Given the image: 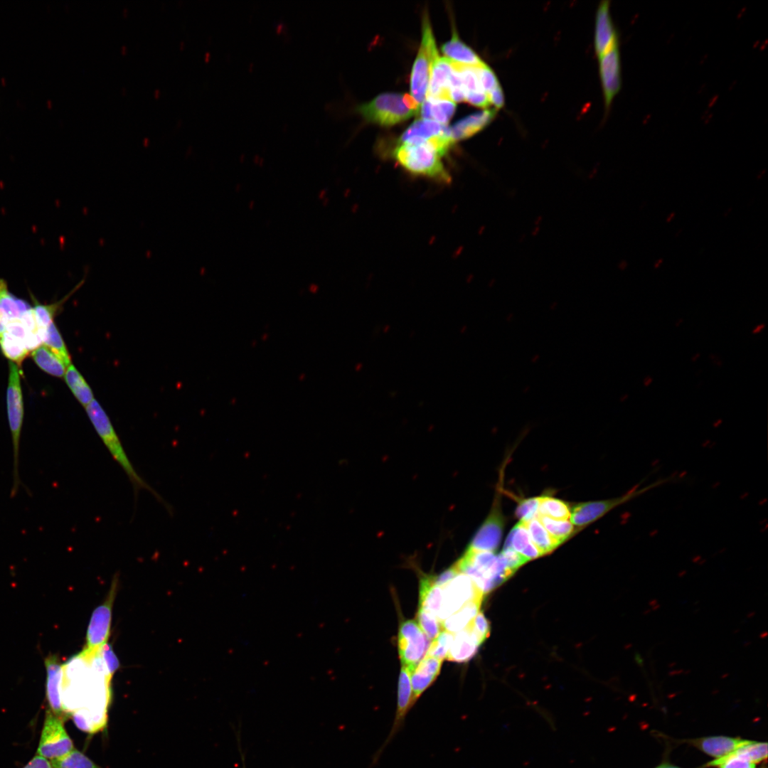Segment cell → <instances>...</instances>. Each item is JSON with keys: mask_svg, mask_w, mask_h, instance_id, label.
Segmentation results:
<instances>
[{"mask_svg": "<svg viewBox=\"0 0 768 768\" xmlns=\"http://www.w3.org/2000/svg\"><path fill=\"white\" fill-rule=\"evenodd\" d=\"M85 410L90 420L104 444L112 456L113 459L119 464L128 476L134 489L135 496L137 495L140 490H146L150 492L158 501L164 504L169 511H171V506L166 503L161 495L151 487L135 470L122 447L120 439L115 432L108 415L99 402L94 399L85 407Z\"/></svg>", "mask_w": 768, "mask_h": 768, "instance_id": "obj_1", "label": "cell"}, {"mask_svg": "<svg viewBox=\"0 0 768 768\" xmlns=\"http://www.w3.org/2000/svg\"><path fill=\"white\" fill-rule=\"evenodd\" d=\"M392 155L411 174L444 183L450 181L451 176L442 161V156L427 142L398 143Z\"/></svg>", "mask_w": 768, "mask_h": 768, "instance_id": "obj_2", "label": "cell"}, {"mask_svg": "<svg viewBox=\"0 0 768 768\" xmlns=\"http://www.w3.org/2000/svg\"><path fill=\"white\" fill-rule=\"evenodd\" d=\"M9 380L6 390L8 422L11 435L13 449L12 486L11 498L15 497L22 482L19 474V452L21 430L23 421V403L21 385V370L16 363L9 361Z\"/></svg>", "mask_w": 768, "mask_h": 768, "instance_id": "obj_3", "label": "cell"}, {"mask_svg": "<svg viewBox=\"0 0 768 768\" xmlns=\"http://www.w3.org/2000/svg\"><path fill=\"white\" fill-rule=\"evenodd\" d=\"M422 28V42L410 76V95L418 105L425 100L431 65L434 58L439 55L427 12L423 15Z\"/></svg>", "mask_w": 768, "mask_h": 768, "instance_id": "obj_4", "label": "cell"}, {"mask_svg": "<svg viewBox=\"0 0 768 768\" xmlns=\"http://www.w3.org/2000/svg\"><path fill=\"white\" fill-rule=\"evenodd\" d=\"M400 93H382L371 101L356 107V110L367 121L389 127L407 120L418 111L408 108Z\"/></svg>", "mask_w": 768, "mask_h": 768, "instance_id": "obj_5", "label": "cell"}, {"mask_svg": "<svg viewBox=\"0 0 768 768\" xmlns=\"http://www.w3.org/2000/svg\"><path fill=\"white\" fill-rule=\"evenodd\" d=\"M666 481H668L667 479H660L642 488H639V485H638L619 497L578 503L570 511V522L572 525L578 527L585 526L601 518L615 507L625 503L648 491L665 484Z\"/></svg>", "mask_w": 768, "mask_h": 768, "instance_id": "obj_6", "label": "cell"}, {"mask_svg": "<svg viewBox=\"0 0 768 768\" xmlns=\"http://www.w3.org/2000/svg\"><path fill=\"white\" fill-rule=\"evenodd\" d=\"M484 596L469 576L459 572L442 587V604L438 619L442 622L469 602L483 601Z\"/></svg>", "mask_w": 768, "mask_h": 768, "instance_id": "obj_7", "label": "cell"}, {"mask_svg": "<svg viewBox=\"0 0 768 768\" xmlns=\"http://www.w3.org/2000/svg\"><path fill=\"white\" fill-rule=\"evenodd\" d=\"M73 748V743L68 735L63 719L50 710L46 713V718L41 735L37 754L50 760L63 757Z\"/></svg>", "mask_w": 768, "mask_h": 768, "instance_id": "obj_8", "label": "cell"}, {"mask_svg": "<svg viewBox=\"0 0 768 768\" xmlns=\"http://www.w3.org/2000/svg\"><path fill=\"white\" fill-rule=\"evenodd\" d=\"M117 580L112 581L105 600L93 611L86 634V645L83 650L92 654L107 643L110 633L112 607L115 598Z\"/></svg>", "mask_w": 768, "mask_h": 768, "instance_id": "obj_9", "label": "cell"}, {"mask_svg": "<svg viewBox=\"0 0 768 768\" xmlns=\"http://www.w3.org/2000/svg\"><path fill=\"white\" fill-rule=\"evenodd\" d=\"M430 639L413 620L403 622L399 628L398 651L402 666L410 673L426 654Z\"/></svg>", "mask_w": 768, "mask_h": 768, "instance_id": "obj_10", "label": "cell"}, {"mask_svg": "<svg viewBox=\"0 0 768 768\" xmlns=\"http://www.w3.org/2000/svg\"><path fill=\"white\" fill-rule=\"evenodd\" d=\"M599 75L603 90L604 105L608 110L614 97L622 87L621 58L619 46H616L599 58Z\"/></svg>", "mask_w": 768, "mask_h": 768, "instance_id": "obj_11", "label": "cell"}, {"mask_svg": "<svg viewBox=\"0 0 768 768\" xmlns=\"http://www.w3.org/2000/svg\"><path fill=\"white\" fill-rule=\"evenodd\" d=\"M503 524L504 520L499 506H496L474 535L469 548L476 550L494 552L498 547Z\"/></svg>", "mask_w": 768, "mask_h": 768, "instance_id": "obj_12", "label": "cell"}, {"mask_svg": "<svg viewBox=\"0 0 768 768\" xmlns=\"http://www.w3.org/2000/svg\"><path fill=\"white\" fill-rule=\"evenodd\" d=\"M609 7V1H602L597 12L594 48L598 58L614 46H619L618 34L612 19Z\"/></svg>", "mask_w": 768, "mask_h": 768, "instance_id": "obj_13", "label": "cell"}, {"mask_svg": "<svg viewBox=\"0 0 768 768\" xmlns=\"http://www.w3.org/2000/svg\"><path fill=\"white\" fill-rule=\"evenodd\" d=\"M451 60L446 57L436 56L432 63L430 82L425 99L430 100H451L449 75ZM452 101V100H451Z\"/></svg>", "mask_w": 768, "mask_h": 768, "instance_id": "obj_14", "label": "cell"}, {"mask_svg": "<svg viewBox=\"0 0 768 768\" xmlns=\"http://www.w3.org/2000/svg\"><path fill=\"white\" fill-rule=\"evenodd\" d=\"M46 678V698L50 710L58 717L63 719L65 713L60 700V687L63 678V665L58 656L50 655L45 661Z\"/></svg>", "mask_w": 768, "mask_h": 768, "instance_id": "obj_15", "label": "cell"}, {"mask_svg": "<svg viewBox=\"0 0 768 768\" xmlns=\"http://www.w3.org/2000/svg\"><path fill=\"white\" fill-rule=\"evenodd\" d=\"M450 127L436 121L420 119L414 121L402 134L398 143H432L447 133Z\"/></svg>", "mask_w": 768, "mask_h": 768, "instance_id": "obj_16", "label": "cell"}, {"mask_svg": "<svg viewBox=\"0 0 768 768\" xmlns=\"http://www.w3.org/2000/svg\"><path fill=\"white\" fill-rule=\"evenodd\" d=\"M31 308L26 301L12 294L6 280L0 277V335L9 323L19 319Z\"/></svg>", "mask_w": 768, "mask_h": 768, "instance_id": "obj_17", "label": "cell"}, {"mask_svg": "<svg viewBox=\"0 0 768 768\" xmlns=\"http://www.w3.org/2000/svg\"><path fill=\"white\" fill-rule=\"evenodd\" d=\"M442 661L425 656L411 672L410 677L412 705L422 693L434 681L439 673Z\"/></svg>", "mask_w": 768, "mask_h": 768, "instance_id": "obj_18", "label": "cell"}, {"mask_svg": "<svg viewBox=\"0 0 768 768\" xmlns=\"http://www.w3.org/2000/svg\"><path fill=\"white\" fill-rule=\"evenodd\" d=\"M496 112L494 109H486L459 119L450 127L452 138L456 142L472 137L493 120Z\"/></svg>", "mask_w": 768, "mask_h": 768, "instance_id": "obj_19", "label": "cell"}, {"mask_svg": "<svg viewBox=\"0 0 768 768\" xmlns=\"http://www.w3.org/2000/svg\"><path fill=\"white\" fill-rule=\"evenodd\" d=\"M480 644L466 626L454 634V638L446 658L457 663L469 661L477 653Z\"/></svg>", "mask_w": 768, "mask_h": 768, "instance_id": "obj_20", "label": "cell"}, {"mask_svg": "<svg viewBox=\"0 0 768 768\" xmlns=\"http://www.w3.org/2000/svg\"><path fill=\"white\" fill-rule=\"evenodd\" d=\"M750 742L725 736L708 737L692 740L693 745L699 750L718 758L733 752Z\"/></svg>", "mask_w": 768, "mask_h": 768, "instance_id": "obj_21", "label": "cell"}, {"mask_svg": "<svg viewBox=\"0 0 768 768\" xmlns=\"http://www.w3.org/2000/svg\"><path fill=\"white\" fill-rule=\"evenodd\" d=\"M441 49L447 58L453 62L471 67L484 64L479 55L459 39L454 27L451 39L444 43Z\"/></svg>", "mask_w": 768, "mask_h": 768, "instance_id": "obj_22", "label": "cell"}, {"mask_svg": "<svg viewBox=\"0 0 768 768\" xmlns=\"http://www.w3.org/2000/svg\"><path fill=\"white\" fill-rule=\"evenodd\" d=\"M503 549H512L528 560L542 556L540 552L532 543L526 528L521 521L511 530Z\"/></svg>", "mask_w": 768, "mask_h": 768, "instance_id": "obj_23", "label": "cell"}, {"mask_svg": "<svg viewBox=\"0 0 768 768\" xmlns=\"http://www.w3.org/2000/svg\"><path fill=\"white\" fill-rule=\"evenodd\" d=\"M419 597V607L438 619L442 604V588L435 583L434 576L421 578Z\"/></svg>", "mask_w": 768, "mask_h": 768, "instance_id": "obj_24", "label": "cell"}, {"mask_svg": "<svg viewBox=\"0 0 768 768\" xmlns=\"http://www.w3.org/2000/svg\"><path fill=\"white\" fill-rule=\"evenodd\" d=\"M482 601L474 600L465 604L459 610L441 622L442 630L455 634L469 624L479 612Z\"/></svg>", "mask_w": 768, "mask_h": 768, "instance_id": "obj_25", "label": "cell"}, {"mask_svg": "<svg viewBox=\"0 0 768 768\" xmlns=\"http://www.w3.org/2000/svg\"><path fill=\"white\" fill-rule=\"evenodd\" d=\"M420 108V115L422 119L447 124L454 113L456 105L451 100L425 99Z\"/></svg>", "mask_w": 768, "mask_h": 768, "instance_id": "obj_26", "label": "cell"}, {"mask_svg": "<svg viewBox=\"0 0 768 768\" xmlns=\"http://www.w3.org/2000/svg\"><path fill=\"white\" fill-rule=\"evenodd\" d=\"M521 521L526 528L532 543L542 555L552 552L560 545L548 533L537 516L527 521Z\"/></svg>", "mask_w": 768, "mask_h": 768, "instance_id": "obj_27", "label": "cell"}, {"mask_svg": "<svg viewBox=\"0 0 768 768\" xmlns=\"http://www.w3.org/2000/svg\"><path fill=\"white\" fill-rule=\"evenodd\" d=\"M63 377L75 398L85 407L94 400L90 387L72 363L66 368Z\"/></svg>", "mask_w": 768, "mask_h": 768, "instance_id": "obj_28", "label": "cell"}, {"mask_svg": "<svg viewBox=\"0 0 768 768\" xmlns=\"http://www.w3.org/2000/svg\"><path fill=\"white\" fill-rule=\"evenodd\" d=\"M31 356L43 371L58 378L64 376L66 366L46 346H40L33 351Z\"/></svg>", "mask_w": 768, "mask_h": 768, "instance_id": "obj_29", "label": "cell"}, {"mask_svg": "<svg viewBox=\"0 0 768 768\" xmlns=\"http://www.w3.org/2000/svg\"><path fill=\"white\" fill-rule=\"evenodd\" d=\"M0 348L5 357L18 367L29 353L23 339L7 331L0 335Z\"/></svg>", "mask_w": 768, "mask_h": 768, "instance_id": "obj_30", "label": "cell"}, {"mask_svg": "<svg viewBox=\"0 0 768 768\" xmlns=\"http://www.w3.org/2000/svg\"><path fill=\"white\" fill-rule=\"evenodd\" d=\"M83 283V280L81 281L76 287L71 291V292L66 295L62 300L50 304H42L35 300V305L33 307L36 322L39 329L41 338L48 328V326L53 322V318L56 314L58 310L62 306L63 302L68 299L76 289H78Z\"/></svg>", "mask_w": 768, "mask_h": 768, "instance_id": "obj_31", "label": "cell"}, {"mask_svg": "<svg viewBox=\"0 0 768 768\" xmlns=\"http://www.w3.org/2000/svg\"><path fill=\"white\" fill-rule=\"evenodd\" d=\"M42 341L45 346L63 363L66 368L71 364L70 353L54 322L51 323L46 329Z\"/></svg>", "mask_w": 768, "mask_h": 768, "instance_id": "obj_32", "label": "cell"}, {"mask_svg": "<svg viewBox=\"0 0 768 768\" xmlns=\"http://www.w3.org/2000/svg\"><path fill=\"white\" fill-rule=\"evenodd\" d=\"M539 497L538 515L556 520H567L570 518V510L565 502L549 496Z\"/></svg>", "mask_w": 768, "mask_h": 768, "instance_id": "obj_33", "label": "cell"}, {"mask_svg": "<svg viewBox=\"0 0 768 768\" xmlns=\"http://www.w3.org/2000/svg\"><path fill=\"white\" fill-rule=\"evenodd\" d=\"M537 518L548 533L560 544L574 532L572 523L567 520H556L539 515H537Z\"/></svg>", "mask_w": 768, "mask_h": 768, "instance_id": "obj_34", "label": "cell"}, {"mask_svg": "<svg viewBox=\"0 0 768 768\" xmlns=\"http://www.w3.org/2000/svg\"><path fill=\"white\" fill-rule=\"evenodd\" d=\"M50 761L53 768H101L75 748L63 757Z\"/></svg>", "mask_w": 768, "mask_h": 768, "instance_id": "obj_35", "label": "cell"}, {"mask_svg": "<svg viewBox=\"0 0 768 768\" xmlns=\"http://www.w3.org/2000/svg\"><path fill=\"white\" fill-rule=\"evenodd\" d=\"M733 753L753 764L759 762L767 758V744L750 741L734 751Z\"/></svg>", "mask_w": 768, "mask_h": 768, "instance_id": "obj_36", "label": "cell"}, {"mask_svg": "<svg viewBox=\"0 0 768 768\" xmlns=\"http://www.w3.org/2000/svg\"><path fill=\"white\" fill-rule=\"evenodd\" d=\"M454 638V634L442 630L430 644L426 656L443 661L447 656Z\"/></svg>", "mask_w": 768, "mask_h": 768, "instance_id": "obj_37", "label": "cell"}, {"mask_svg": "<svg viewBox=\"0 0 768 768\" xmlns=\"http://www.w3.org/2000/svg\"><path fill=\"white\" fill-rule=\"evenodd\" d=\"M419 626L429 639H434L442 631L441 622L431 613L419 607L417 614Z\"/></svg>", "mask_w": 768, "mask_h": 768, "instance_id": "obj_38", "label": "cell"}, {"mask_svg": "<svg viewBox=\"0 0 768 768\" xmlns=\"http://www.w3.org/2000/svg\"><path fill=\"white\" fill-rule=\"evenodd\" d=\"M466 626L474 635L480 645L490 634L489 622L482 612L479 611Z\"/></svg>", "mask_w": 768, "mask_h": 768, "instance_id": "obj_39", "label": "cell"}, {"mask_svg": "<svg viewBox=\"0 0 768 768\" xmlns=\"http://www.w3.org/2000/svg\"><path fill=\"white\" fill-rule=\"evenodd\" d=\"M539 502V496L521 500L516 509V516L522 521L535 518L538 515Z\"/></svg>", "mask_w": 768, "mask_h": 768, "instance_id": "obj_40", "label": "cell"}, {"mask_svg": "<svg viewBox=\"0 0 768 768\" xmlns=\"http://www.w3.org/2000/svg\"><path fill=\"white\" fill-rule=\"evenodd\" d=\"M709 766H718L720 768H755L754 764L733 752L718 758L708 764Z\"/></svg>", "mask_w": 768, "mask_h": 768, "instance_id": "obj_41", "label": "cell"}, {"mask_svg": "<svg viewBox=\"0 0 768 768\" xmlns=\"http://www.w3.org/2000/svg\"><path fill=\"white\" fill-rule=\"evenodd\" d=\"M507 569L514 573L521 566L528 560L512 549H503L498 556Z\"/></svg>", "mask_w": 768, "mask_h": 768, "instance_id": "obj_42", "label": "cell"}, {"mask_svg": "<svg viewBox=\"0 0 768 768\" xmlns=\"http://www.w3.org/2000/svg\"><path fill=\"white\" fill-rule=\"evenodd\" d=\"M476 70L481 87L486 95L500 85L494 71L485 63L476 67Z\"/></svg>", "mask_w": 768, "mask_h": 768, "instance_id": "obj_43", "label": "cell"}, {"mask_svg": "<svg viewBox=\"0 0 768 768\" xmlns=\"http://www.w3.org/2000/svg\"><path fill=\"white\" fill-rule=\"evenodd\" d=\"M100 655L108 674L112 678L114 673L119 668V661L112 646L106 643L100 649Z\"/></svg>", "mask_w": 768, "mask_h": 768, "instance_id": "obj_44", "label": "cell"}, {"mask_svg": "<svg viewBox=\"0 0 768 768\" xmlns=\"http://www.w3.org/2000/svg\"><path fill=\"white\" fill-rule=\"evenodd\" d=\"M465 101L481 108L486 109L490 105L488 96L484 92L467 94L465 97Z\"/></svg>", "mask_w": 768, "mask_h": 768, "instance_id": "obj_45", "label": "cell"}, {"mask_svg": "<svg viewBox=\"0 0 768 768\" xmlns=\"http://www.w3.org/2000/svg\"><path fill=\"white\" fill-rule=\"evenodd\" d=\"M459 572L454 565L442 572L439 576L434 577L435 583L440 587H443L450 582Z\"/></svg>", "mask_w": 768, "mask_h": 768, "instance_id": "obj_46", "label": "cell"}, {"mask_svg": "<svg viewBox=\"0 0 768 768\" xmlns=\"http://www.w3.org/2000/svg\"><path fill=\"white\" fill-rule=\"evenodd\" d=\"M487 96L489 103L493 104L496 109H499L503 106L504 95L500 85L488 92Z\"/></svg>", "mask_w": 768, "mask_h": 768, "instance_id": "obj_47", "label": "cell"}, {"mask_svg": "<svg viewBox=\"0 0 768 768\" xmlns=\"http://www.w3.org/2000/svg\"><path fill=\"white\" fill-rule=\"evenodd\" d=\"M23 768H53L49 761L37 754Z\"/></svg>", "mask_w": 768, "mask_h": 768, "instance_id": "obj_48", "label": "cell"}, {"mask_svg": "<svg viewBox=\"0 0 768 768\" xmlns=\"http://www.w3.org/2000/svg\"><path fill=\"white\" fill-rule=\"evenodd\" d=\"M765 327V324H761L757 325L752 331V334H756L760 333Z\"/></svg>", "mask_w": 768, "mask_h": 768, "instance_id": "obj_49", "label": "cell"}, {"mask_svg": "<svg viewBox=\"0 0 768 768\" xmlns=\"http://www.w3.org/2000/svg\"><path fill=\"white\" fill-rule=\"evenodd\" d=\"M656 768H680L669 763H663Z\"/></svg>", "mask_w": 768, "mask_h": 768, "instance_id": "obj_50", "label": "cell"}, {"mask_svg": "<svg viewBox=\"0 0 768 768\" xmlns=\"http://www.w3.org/2000/svg\"><path fill=\"white\" fill-rule=\"evenodd\" d=\"M652 381L653 379L650 376H647L644 380V384L645 386H648L652 383Z\"/></svg>", "mask_w": 768, "mask_h": 768, "instance_id": "obj_51", "label": "cell"}, {"mask_svg": "<svg viewBox=\"0 0 768 768\" xmlns=\"http://www.w3.org/2000/svg\"><path fill=\"white\" fill-rule=\"evenodd\" d=\"M699 356H700V354H699V353H697V354L695 355V358H692V361H696V360L698 359V358Z\"/></svg>", "mask_w": 768, "mask_h": 768, "instance_id": "obj_52", "label": "cell"}]
</instances>
